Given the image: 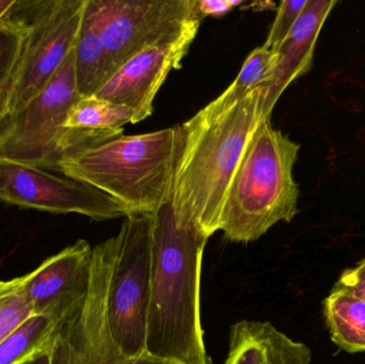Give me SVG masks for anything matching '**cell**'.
<instances>
[{"label": "cell", "mask_w": 365, "mask_h": 364, "mask_svg": "<svg viewBox=\"0 0 365 364\" xmlns=\"http://www.w3.org/2000/svg\"><path fill=\"white\" fill-rule=\"evenodd\" d=\"M56 325L42 316H31L0 341V364H21L48 350Z\"/></svg>", "instance_id": "ac0fdd59"}, {"label": "cell", "mask_w": 365, "mask_h": 364, "mask_svg": "<svg viewBox=\"0 0 365 364\" xmlns=\"http://www.w3.org/2000/svg\"><path fill=\"white\" fill-rule=\"evenodd\" d=\"M307 4L308 0H285L279 4L276 19L263 44L266 48L276 51L282 44L304 12Z\"/></svg>", "instance_id": "44dd1931"}, {"label": "cell", "mask_w": 365, "mask_h": 364, "mask_svg": "<svg viewBox=\"0 0 365 364\" xmlns=\"http://www.w3.org/2000/svg\"><path fill=\"white\" fill-rule=\"evenodd\" d=\"M265 89L253 90L221 115L197 113L181 124V147L171 205L179 224L195 226L210 239L221 216L238 165L263 115Z\"/></svg>", "instance_id": "7a4b0ae2"}, {"label": "cell", "mask_w": 365, "mask_h": 364, "mask_svg": "<svg viewBox=\"0 0 365 364\" xmlns=\"http://www.w3.org/2000/svg\"><path fill=\"white\" fill-rule=\"evenodd\" d=\"M201 21L195 19L178 33L133 56L92 96L130 107L134 110V124L147 119L153 113L156 94L169 73L181 68Z\"/></svg>", "instance_id": "8fae6325"}, {"label": "cell", "mask_w": 365, "mask_h": 364, "mask_svg": "<svg viewBox=\"0 0 365 364\" xmlns=\"http://www.w3.org/2000/svg\"><path fill=\"white\" fill-rule=\"evenodd\" d=\"M134 110L124 105L115 104L96 96L81 98L68 113L66 130H105L123 128L133 123Z\"/></svg>", "instance_id": "d6986e66"}, {"label": "cell", "mask_w": 365, "mask_h": 364, "mask_svg": "<svg viewBox=\"0 0 365 364\" xmlns=\"http://www.w3.org/2000/svg\"><path fill=\"white\" fill-rule=\"evenodd\" d=\"M21 286L23 276L9 281L0 280V341L32 316Z\"/></svg>", "instance_id": "ffe728a7"}, {"label": "cell", "mask_w": 365, "mask_h": 364, "mask_svg": "<svg viewBox=\"0 0 365 364\" xmlns=\"http://www.w3.org/2000/svg\"><path fill=\"white\" fill-rule=\"evenodd\" d=\"M15 4H16V0H0V25L6 21L14 8Z\"/></svg>", "instance_id": "d4e9b609"}, {"label": "cell", "mask_w": 365, "mask_h": 364, "mask_svg": "<svg viewBox=\"0 0 365 364\" xmlns=\"http://www.w3.org/2000/svg\"><path fill=\"white\" fill-rule=\"evenodd\" d=\"M21 38L19 24L12 17V12L0 25V98L10 76L15 53Z\"/></svg>", "instance_id": "7402d4cb"}, {"label": "cell", "mask_w": 365, "mask_h": 364, "mask_svg": "<svg viewBox=\"0 0 365 364\" xmlns=\"http://www.w3.org/2000/svg\"><path fill=\"white\" fill-rule=\"evenodd\" d=\"M336 4L334 0H308L304 12L289 36L274 51L276 63L269 83L264 88L263 115L265 119H270L285 89L296 79L310 72L319 32Z\"/></svg>", "instance_id": "4fadbf2b"}, {"label": "cell", "mask_w": 365, "mask_h": 364, "mask_svg": "<svg viewBox=\"0 0 365 364\" xmlns=\"http://www.w3.org/2000/svg\"><path fill=\"white\" fill-rule=\"evenodd\" d=\"M81 98L74 46L46 87L21 110L0 121V160L57 171L64 157L121 136V130L64 128Z\"/></svg>", "instance_id": "5b68a950"}, {"label": "cell", "mask_w": 365, "mask_h": 364, "mask_svg": "<svg viewBox=\"0 0 365 364\" xmlns=\"http://www.w3.org/2000/svg\"><path fill=\"white\" fill-rule=\"evenodd\" d=\"M93 248L85 239L46 259L23 276L24 297L32 316H42L56 327L81 305L91 278Z\"/></svg>", "instance_id": "7c38bea8"}, {"label": "cell", "mask_w": 365, "mask_h": 364, "mask_svg": "<svg viewBox=\"0 0 365 364\" xmlns=\"http://www.w3.org/2000/svg\"><path fill=\"white\" fill-rule=\"evenodd\" d=\"M336 284L365 301V258L355 266L345 269Z\"/></svg>", "instance_id": "603a6c76"}, {"label": "cell", "mask_w": 365, "mask_h": 364, "mask_svg": "<svg viewBox=\"0 0 365 364\" xmlns=\"http://www.w3.org/2000/svg\"><path fill=\"white\" fill-rule=\"evenodd\" d=\"M311 348L279 331L272 323L240 321L230 331L225 364H311Z\"/></svg>", "instance_id": "5bb4252c"}, {"label": "cell", "mask_w": 365, "mask_h": 364, "mask_svg": "<svg viewBox=\"0 0 365 364\" xmlns=\"http://www.w3.org/2000/svg\"><path fill=\"white\" fill-rule=\"evenodd\" d=\"M21 364H51V356H49L48 350H43V352L34 355L31 358Z\"/></svg>", "instance_id": "484cf974"}, {"label": "cell", "mask_w": 365, "mask_h": 364, "mask_svg": "<svg viewBox=\"0 0 365 364\" xmlns=\"http://www.w3.org/2000/svg\"><path fill=\"white\" fill-rule=\"evenodd\" d=\"M323 306L332 342L349 354L365 352V301L334 284Z\"/></svg>", "instance_id": "2e32d148"}, {"label": "cell", "mask_w": 365, "mask_h": 364, "mask_svg": "<svg viewBox=\"0 0 365 364\" xmlns=\"http://www.w3.org/2000/svg\"><path fill=\"white\" fill-rule=\"evenodd\" d=\"M276 63V53L264 45L251 51L235 80L216 100L200 110L207 117L221 115L242 102L253 90L265 88Z\"/></svg>", "instance_id": "e0dca14e"}, {"label": "cell", "mask_w": 365, "mask_h": 364, "mask_svg": "<svg viewBox=\"0 0 365 364\" xmlns=\"http://www.w3.org/2000/svg\"><path fill=\"white\" fill-rule=\"evenodd\" d=\"M242 1H230V0H197V13L203 19L206 16L220 17L229 13L232 9L240 6Z\"/></svg>", "instance_id": "cb8c5ba5"}, {"label": "cell", "mask_w": 365, "mask_h": 364, "mask_svg": "<svg viewBox=\"0 0 365 364\" xmlns=\"http://www.w3.org/2000/svg\"><path fill=\"white\" fill-rule=\"evenodd\" d=\"M75 76L81 98L92 96L110 78L106 48L90 0L75 43Z\"/></svg>", "instance_id": "9a60e30c"}, {"label": "cell", "mask_w": 365, "mask_h": 364, "mask_svg": "<svg viewBox=\"0 0 365 364\" xmlns=\"http://www.w3.org/2000/svg\"><path fill=\"white\" fill-rule=\"evenodd\" d=\"M197 0H90L113 76L133 56L202 19Z\"/></svg>", "instance_id": "9c48e42d"}, {"label": "cell", "mask_w": 365, "mask_h": 364, "mask_svg": "<svg viewBox=\"0 0 365 364\" xmlns=\"http://www.w3.org/2000/svg\"><path fill=\"white\" fill-rule=\"evenodd\" d=\"M87 0H16L12 17L21 29L8 83L0 98V121L21 110L51 80L81 29Z\"/></svg>", "instance_id": "8992f818"}, {"label": "cell", "mask_w": 365, "mask_h": 364, "mask_svg": "<svg viewBox=\"0 0 365 364\" xmlns=\"http://www.w3.org/2000/svg\"><path fill=\"white\" fill-rule=\"evenodd\" d=\"M115 236L93 248L89 288L81 305L56 327L49 344L51 364H179L145 354L128 358L113 343L105 301Z\"/></svg>", "instance_id": "ba28073f"}, {"label": "cell", "mask_w": 365, "mask_h": 364, "mask_svg": "<svg viewBox=\"0 0 365 364\" xmlns=\"http://www.w3.org/2000/svg\"><path fill=\"white\" fill-rule=\"evenodd\" d=\"M0 200L53 214H81L98 222L125 218L113 197L83 182L45 169L0 160Z\"/></svg>", "instance_id": "30bf717a"}, {"label": "cell", "mask_w": 365, "mask_h": 364, "mask_svg": "<svg viewBox=\"0 0 365 364\" xmlns=\"http://www.w3.org/2000/svg\"><path fill=\"white\" fill-rule=\"evenodd\" d=\"M208 237L179 224L171 202L154 213L145 353L179 364H208L200 318V276Z\"/></svg>", "instance_id": "6da1fadb"}, {"label": "cell", "mask_w": 365, "mask_h": 364, "mask_svg": "<svg viewBox=\"0 0 365 364\" xmlns=\"http://www.w3.org/2000/svg\"><path fill=\"white\" fill-rule=\"evenodd\" d=\"M300 145L261 122L238 165L221 216L220 231L234 243H251L298 214L299 187L294 179Z\"/></svg>", "instance_id": "277c9868"}, {"label": "cell", "mask_w": 365, "mask_h": 364, "mask_svg": "<svg viewBox=\"0 0 365 364\" xmlns=\"http://www.w3.org/2000/svg\"><path fill=\"white\" fill-rule=\"evenodd\" d=\"M181 125L121 136L64 157L57 172L121 203L130 214H154L173 199Z\"/></svg>", "instance_id": "3957f363"}, {"label": "cell", "mask_w": 365, "mask_h": 364, "mask_svg": "<svg viewBox=\"0 0 365 364\" xmlns=\"http://www.w3.org/2000/svg\"><path fill=\"white\" fill-rule=\"evenodd\" d=\"M153 224L154 214H130L115 236L105 320L113 343L128 358L147 354Z\"/></svg>", "instance_id": "52a82bcc"}]
</instances>
